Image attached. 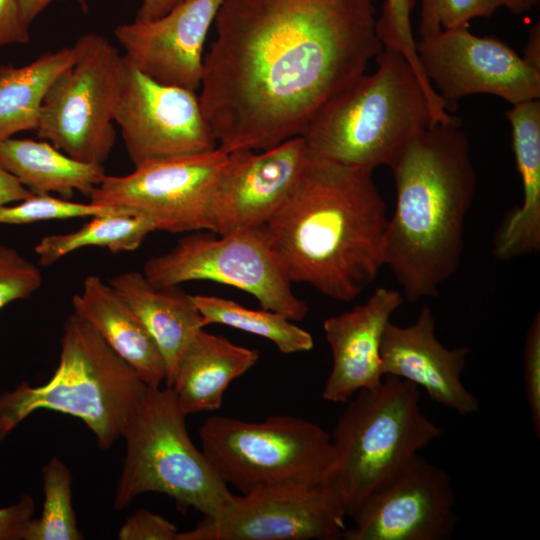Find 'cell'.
<instances>
[{"mask_svg": "<svg viewBox=\"0 0 540 540\" xmlns=\"http://www.w3.org/2000/svg\"><path fill=\"white\" fill-rule=\"evenodd\" d=\"M199 100L218 148L302 136L383 49L373 0H223Z\"/></svg>", "mask_w": 540, "mask_h": 540, "instance_id": "6da1fadb", "label": "cell"}, {"mask_svg": "<svg viewBox=\"0 0 540 540\" xmlns=\"http://www.w3.org/2000/svg\"><path fill=\"white\" fill-rule=\"evenodd\" d=\"M386 209L373 171L308 155L263 233L291 283L350 302L385 266Z\"/></svg>", "mask_w": 540, "mask_h": 540, "instance_id": "7a4b0ae2", "label": "cell"}, {"mask_svg": "<svg viewBox=\"0 0 540 540\" xmlns=\"http://www.w3.org/2000/svg\"><path fill=\"white\" fill-rule=\"evenodd\" d=\"M389 168L396 205L386 230L385 266L413 303L438 295L459 268L476 173L456 119L424 128Z\"/></svg>", "mask_w": 540, "mask_h": 540, "instance_id": "3957f363", "label": "cell"}, {"mask_svg": "<svg viewBox=\"0 0 540 540\" xmlns=\"http://www.w3.org/2000/svg\"><path fill=\"white\" fill-rule=\"evenodd\" d=\"M378 68L363 74L315 114L302 137L308 155L368 169L390 166L408 143L433 124L413 68L383 47Z\"/></svg>", "mask_w": 540, "mask_h": 540, "instance_id": "277c9868", "label": "cell"}, {"mask_svg": "<svg viewBox=\"0 0 540 540\" xmlns=\"http://www.w3.org/2000/svg\"><path fill=\"white\" fill-rule=\"evenodd\" d=\"M149 386L83 318L71 313L63 325L58 366L40 386L19 383L0 393V441L39 409L79 418L101 449L123 438Z\"/></svg>", "mask_w": 540, "mask_h": 540, "instance_id": "5b68a950", "label": "cell"}, {"mask_svg": "<svg viewBox=\"0 0 540 540\" xmlns=\"http://www.w3.org/2000/svg\"><path fill=\"white\" fill-rule=\"evenodd\" d=\"M420 399L419 387L386 375L378 386L358 391L339 417L331 434L334 464L327 484L347 516L442 434L422 412Z\"/></svg>", "mask_w": 540, "mask_h": 540, "instance_id": "8992f818", "label": "cell"}, {"mask_svg": "<svg viewBox=\"0 0 540 540\" xmlns=\"http://www.w3.org/2000/svg\"><path fill=\"white\" fill-rule=\"evenodd\" d=\"M186 414L170 387H148L125 429L126 452L113 505L127 508L139 495L159 492L181 508L215 518L233 497L202 449L192 442Z\"/></svg>", "mask_w": 540, "mask_h": 540, "instance_id": "52a82bcc", "label": "cell"}, {"mask_svg": "<svg viewBox=\"0 0 540 540\" xmlns=\"http://www.w3.org/2000/svg\"><path fill=\"white\" fill-rule=\"evenodd\" d=\"M202 451L218 476L241 494L277 486L327 484L334 464L331 435L291 415L250 422L211 416L199 429Z\"/></svg>", "mask_w": 540, "mask_h": 540, "instance_id": "ba28073f", "label": "cell"}, {"mask_svg": "<svg viewBox=\"0 0 540 540\" xmlns=\"http://www.w3.org/2000/svg\"><path fill=\"white\" fill-rule=\"evenodd\" d=\"M83 39L79 58L48 89L35 132L74 159L102 165L115 143L127 60L100 34Z\"/></svg>", "mask_w": 540, "mask_h": 540, "instance_id": "9c48e42d", "label": "cell"}, {"mask_svg": "<svg viewBox=\"0 0 540 540\" xmlns=\"http://www.w3.org/2000/svg\"><path fill=\"white\" fill-rule=\"evenodd\" d=\"M143 274L159 287L209 280L254 296L261 308L301 321L307 304L291 289V282L270 249L263 229L219 235L196 231L181 238L169 251L152 257Z\"/></svg>", "mask_w": 540, "mask_h": 540, "instance_id": "30bf717a", "label": "cell"}, {"mask_svg": "<svg viewBox=\"0 0 540 540\" xmlns=\"http://www.w3.org/2000/svg\"><path fill=\"white\" fill-rule=\"evenodd\" d=\"M227 153L219 149L147 161L122 176L106 175L90 202L137 210L156 231H212V198Z\"/></svg>", "mask_w": 540, "mask_h": 540, "instance_id": "8fae6325", "label": "cell"}, {"mask_svg": "<svg viewBox=\"0 0 540 540\" xmlns=\"http://www.w3.org/2000/svg\"><path fill=\"white\" fill-rule=\"evenodd\" d=\"M346 516L329 484L268 487L234 494L219 516L203 517L176 540H337Z\"/></svg>", "mask_w": 540, "mask_h": 540, "instance_id": "7c38bea8", "label": "cell"}, {"mask_svg": "<svg viewBox=\"0 0 540 540\" xmlns=\"http://www.w3.org/2000/svg\"><path fill=\"white\" fill-rule=\"evenodd\" d=\"M416 49L425 76L447 110L473 94H492L511 105L540 98V70L496 38L459 27L420 37Z\"/></svg>", "mask_w": 540, "mask_h": 540, "instance_id": "4fadbf2b", "label": "cell"}, {"mask_svg": "<svg viewBox=\"0 0 540 540\" xmlns=\"http://www.w3.org/2000/svg\"><path fill=\"white\" fill-rule=\"evenodd\" d=\"M115 123L134 167L218 147L196 91L157 82L128 60Z\"/></svg>", "mask_w": 540, "mask_h": 540, "instance_id": "5bb4252c", "label": "cell"}, {"mask_svg": "<svg viewBox=\"0 0 540 540\" xmlns=\"http://www.w3.org/2000/svg\"><path fill=\"white\" fill-rule=\"evenodd\" d=\"M448 473L419 454L372 493L351 516L345 540H446L458 516Z\"/></svg>", "mask_w": 540, "mask_h": 540, "instance_id": "9a60e30c", "label": "cell"}, {"mask_svg": "<svg viewBox=\"0 0 540 540\" xmlns=\"http://www.w3.org/2000/svg\"><path fill=\"white\" fill-rule=\"evenodd\" d=\"M307 157L302 136L260 152L227 153L212 198V232L263 229L290 198Z\"/></svg>", "mask_w": 540, "mask_h": 540, "instance_id": "2e32d148", "label": "cell"}, {"mask_svg": "<svg viewBox=\"0 0 540 540\" xmlns=\"http://www.w3.org/2000/svg\"><path fill=\"white\" fill-rule=\"evenodd\" d=\"M223 0H184L165 15L118 25L114 34L125 58L162 84L197 91L204 44Z\"/></svg>", "mask_w": 540, "mask_h": 540, "instance_id": "e0dca14e", "label": "cell"}, {"mask_svg": "<svg viewBox=\"0 0 540 540\" xmlns=\"http://www.w3.org/2000/svg\"><path fill=\"white\" fill-rule=\"evenodd\" d=\"M469 353L466 347L449 349L438 340L433 312L424 306L409 326L388 323L381 344L382 372L423 388L432 401L467 416L479 410L478 399L461 381Z\"/></svg>", "mask_w": 540, "mask_h": 540, "instance_id": "ac0fdd59", "label": "cell"}, {"mask_svg": "<svg viewBox=\"0 0 540 540\" xmlns=\"http://www.w3.org/2000/svg\"><path fill=\"white\" fill-rule=\"evenodd\" d=\"M396 289L377 288L362 304L323 322L332 369L322 390L326 401L344 403L383 378L381 344L392 314L402 305Z\"/></svg>", "mask_w": 540, "mask_h": 540, "instance_id": "d6986e66", "label": "cell"}, {"mask_svg": "<svg viewBox=\"0 0 540 540\" xmlns=\"http://www.w3.org/2000/svg\"><path fill=\"white\" fill-rule=\"evenodd\" d=\"M523 199L500 225L493 254L500 260L537 253L540 249V101H525L506 111Z\"/></svg>", "mask_w": 540, "mask_h": 540, "instance_id": "ffe728a7", "label": "cell"}, {"mask_svg": "<svg viewBox=\"0 0 540 540\" xmlns=\"http://www.w3.org/2000/svg\"><path fill=\"white\" fill-rule=\"evenodd\" d=\"M73 313L86 320L149 387L166 380V365L157 344L140 319L99 276L85 278L72 297Z\"/></svg>", "mask_w": 540, "mask_h": 540, "instance_id": "44dd1931", "label": "cell"}, {"mask_svg": "<svg viewBox=\"0 0 540 540\" xmlns=\"http://www.w3.org/2000/svg\"><path fill=\"white\" fill-rule=\"evenodd\" d=\"M259 352L226 337L197 331L181 354L170 387L188 415L220 408L229 384L253 367Z\"/></svg>", "mask_w": 540, "mask_h": 540, "instance_id": "7402d4cb", "label": "cell"}, {"mask_svg": "<svg viewBox=\"0 0 540 540\" xmlns=\"http://www.w3.org/2000/svg\"><path fill=\"white\" fill-rule=\"evenodd\" d=\"M109 284L137 315L160 349L168 386L184 349L197 331L206 326L192 295L178 286H156L138 271L117 274L110 278Z\"/></svg>", "mask_w": 540, "mask_h": 540, "instance_id": "603a6c76", "label": "cell"}, {"mask_svg": "<svg viewBox=\"0 0 540 540\" xmlns=\"http://www.w3.org/2000/svg\"><path fill=\"white\" fill-rule=\"evenodd\" d=\"M0 166L34 194L89 196L105 178L103 165L74 159L47 141L8 138L0 141Z\"/></svg>", "mask_w": 540, "mask_h": 540, "instance_id": "cb8c5ba5", "label": "cell"}, {"mask_svg": "<svg viewBox=\"0 0 540 540\" xmlns=\"http://www.w3.org/2000/svg\"><path fill=\"white\" fill-rule=\"evenodd\" d=\"M83 48L81 36L72 46L46 52L27 65L0 68V141L36 130L48 89Z\"/></svg>", "mask_w": 540, "mask_h": 540, "instance_id": "d4e9b609", "label": "cell"}, {"mask_svg": "<svg viewBox=\"0 0 540 540\" xmlns=\"http://www.w3.org/2000/svg\"><path fill=\"white\" fill-rule=\"evenodd\" d=\"M153 231L156 227L149 216L121 207L115 212L91 217L74 231L44 236L34 250L39 264L50 266L84 247H103L113 253L133 251Z\"/></svg>", "mask_w": 540, "mask_h": 540, "instance_id": "484cf974", "label": "cell"}, {"mask_svg": "<svg viewBox=\"0 0 540 540\" xmlns=\"http://www.w3.org/2000/svg\"><path fill=\"white\" fill-rule=\"evenodd\" d=\"M205 324H222L273 342L283 354L306 352L313 348L312 335L285 315L261 308L250 309L218 296L192 295Z\"/></svg>", "mask_w": 540, "mask_h": 540, "instance_id": "4316f807", "label": "cell"}, {"mask_svg": "<svg viewBox=\"0 0 540 540\" xmlns=\"http://www.w3.org/2000/svg\"><path fill=\"white\" fill-rule=\"evenodd\" d=\"M44 502L41 515L32 518L23 540H82L72 505V473L58 457L42 469Z\"/></svg>", "mask_w": 540, "mask_h": 540, "instance_id": "83f0119b", "label": "cell"}, {"mask_svg": "<svg viewBox=\"0 0 540 540\" xmlns=\"http://www.w3.org/2000/svg\"><path fill=\"white\" fill-rule=\"evenodd\" d=\"M119 206L80 203L49 194H34L30 198L0 207V224L22 225L49 220L85 218L117 211Z\"/></svg>", "mask_w": 540, "mask_h": 540, "instance_id": "f1b7e54d", "label": "cell"}, {"mask_svg": "<svg viewBox=\"0 0 540 540\" xmlns=\"http://www.w3.org/2000/svg\"><path fill=\"white\" fill-rule=\"evenodd\" d=\"M415 0H384L382 12L377 19V35L383 47L399 52L413 68L426 94L433 93L420 65L416 39L412 32L411 13Z\"/></svg>", "mask_w": 540, "mask_h": 540, "instance_id": "f546056e", "label": "cell"}, {"mask_svg": "<svg viewBox=\"0 0 540 540\" xmlns=\"http://www.w3.org/2000/svg\"><path fill=\"white\" fill-rule=\"evenodd\" d=\"M497 8L495 0H421L419 35L468 27L472 19L489 17Z\"/></svg>", "mask_w": 540, "mask_h": 540, "instance_id": "4dcf8cb0", "label": "cell"}, {"mask_svg": "<svg viewBox=\"0 0 540 540\" xmlns=\"http://www.w3.org/2000/svg\"><path fill=\"white\" fill-rule=\"evenodd\" d=\"M40 269L15 248L0 245V310L30 298L42 285Z\"/></svg>", "mask_w": 540, "mask_h": 540, "instance_id": "1f68e13d", "label": "cell"}, {"mask_svg": "<svg viewBox=\"0 0 540 540\" xmlns=\"http://www.w3.org/2000/svg\"><path fill=\"white\" fill-rule=\"evenodd\" d=\"M524 386L535 435L540 437V314L532 319L523 351Z\"/></svg>", "mask_w": 540, "mask_h": 540, "instance_id": "d6a6232c", "label": "cell"}, {"mask_svg": "<svg viewBox=\"0 0 540 540\" xmlns=\"http://www.w3.org/2000/svg\"><path fill=\"white\" fill-rule=\"evenodd\" d=\"M175 524L145 508L131 514L118 532L119 540H176Z\"/></svg>", "mask_w": 540, "mask_h": 540, "instance_id": "836d02e7", "label": "cell"}, {"mask_svg": "<svg viewBox=\"0 0 540 540\" xmlns=\"http://www.w3.org/2000/svg\"><path fill=\"white\" fill-rule=\"evenodd\" d=\"M35 502L23 494L11 505L0 508V540H23L28 522L33 518Z\"/></svg>", "mask_w": 540, "mask_h": 540, "instance_id": "e575fe53", "label": "cell"}, {"mask_svg": "<svg viewBox=\"0 0 540 540\" xmlns=\"http://www.w3.org/2000/svg\"><path fill=\"white\" fill-rule=\"evenodd\" d=\"M30 24L23 18L19 0H0V48L30 40Z\"/></svg>", "mask_w": 540, "mask_h": 540, "instance_id": "d590c367", "label": "cell"}, {"mask_svg": "<svg viewBox=\"0 0 540 540\" xmlns=\"http://www.w3.org/2000/svg\"><path fill=\"white\" fill-rule=\"evenodd\" d=\"M15 176L0 166V207L16 203L33 196Z\"/></svg>", "mask_w": 540, "mask_h": 540, "instance_id": "8d00e7d4", "label": "cell"}, {"mask_svg": "<svg viewBox=\"0 0 540 540\" xmlns=\"http://www.w3.org/2000/svg\"><path fill=\"white\" fill-rule=\"evenodd\" d=\"M184 0H142L141 5L136 13V21H149L157 19Z\"/></svg>", "mask_w": 540, "mask_h": 540, "instance_id": "74e56055", "label": "cell"}, {"mask_svg": "<svg viewBox=\"0 0 540 540\" xmlns=\"http://www.w3.org/2000/svg\"><path fill=\"white\" fill-rule=\"evenodd\" d=\"M55 1L66 0H19L23 18L28 24L31 22L51 3ZM76 2L81 9L86 12L88 10L87 0H70Z\"/></svg>", "mask_w": 540, "mask_h": 540, "instance_id": "f35d334b", "label": "cell"}, {"mask_svg": "<svg viewBox=\"0 0 540 540\" xmlns=\"http://www.w3.org/2000/svg\"><path fill=\"white\" fill-rule=\"evenodd\" d=\"M529 65L540 70V27L535 24L529 32L528 41L522 57Z\"/></svg>", "mask_w": 540, "mask_h": 540, "instance_id": "ab89813d", "label": "cell"}, {"mask_svg": "<svg viewBox=\"0 0 540 540\" xmlns=\"http://www.w3.org/2000/svg\"><path fill=\"white\" fill-rule=\"evenodd\" d=\"M498 7H505L513 14H522L535 6L539 0H495Z\"/></svg>", "mask_w": 540, "mask_h": 540, "instance_id": "60d3db41", "label": "cell"}]
</instances>
